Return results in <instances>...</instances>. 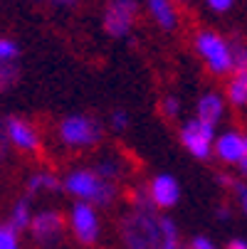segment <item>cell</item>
Listing matches in <instances>:
<instances>
[{
    "mask_svg": "<svg viewBox=\"0 0 247 249\" xmlns=\"http://www.w3.org/2000/svg\"><path fill=\"white\" fill-rule=\"evenodd\" d=\"M161 109H163V114L168 116V119H175V116H178L181 114V99L178 96H166L163 99V104H161Z\"/></svg>",
    "mask_w": 247,
    "mask_h": 249,
    "instance_id": "ffe728a7",
    "label": "cell"
},
{
    "mask_svg": "<svg viewBox=\"0 0 247 249\" xmlns=\"http://www.w3.org/2000/svg\"><path fill=\"white\" fill-rule=\"evenodd\" d=\"M228 99L237 109L247 106V72H235L232 79L228 82Z\"/></svg>",
    "mask_w": 247,
    "mask_h": 249,
    "instance_id": "5bb4252c",
    "label": "cell"
},
{
    "mask_svg": "<svg viewBox=\"0 0 247 249\" xmlns=\"http://www.w3.org/2000/svg\"><path fill=\"white\" fill-rule=\"evenodd\" d=\"M20 79V67L13 62H0V94L8 91Z\"/></svg>",
    "mask_w": 247,
    "mask_h": 249,
    "instance_id": "d6986e66",
    "label": "cell"
},
{
    "mask_svg": "<svg viewBox=\"0 0 247 249\" xmlns=\"http://www.w3.org/2000/svg\"><path fill=\"white\" fill-rule=\"evenodd\" d=\"M223 114H225V101L215 91L203 94L198 99V104H195V119H200V121H205L210 126H215L223 119Z\"/></svg>",
    "mask_w": 247,
    "mask_h": 249,
    "instance_id": "7c38bea8",
    "label": "cell"
},
{
    "mask_svg": "<svg viewBox=\"0 0 247 249\" xmlns=\"http://www.w3.org/2000/svg\"><path fill=\"white\" fill-rule=\"evenodd\" d=\"M57 5H62V8H69V5H75V0H55Z\"/></svg>",
    "mask_w": 247,
    "mask_h": 249,
    "instance_id": "f546056e",
    "label": "cell"
},
{
    "mask_svg": "<svg viewBox=\"0 0 247 249\" xmlns=\"http://www.w3.org/2000/svg\"><path fill=\"white\" fill-rule=\"evenodd\" d=\"M181 143L186 146V151L200 160H208L215 146V126H210L200 119H190L183 124L181 128Z\"/></svg>",
    "mask_w": 247,
    "mask_h": 249,
    "instance_id": "5b68a950",
    "label": "cell"
},
{
    "mask_svg": "<svg viewBox=\"0 0 247 249\" xmlns=\"http://www.w3.org/2000/svg\"><path fill=\"white\" fill-rule=\"evenodd\" d=\"M59 188H64V183H59L52 173H38V175H32L27 180V190L30 193H42V190H52L55 193Z\"/></svg>",
    "mask_w": 247,
    "mask_h": 249,
    "instance_id": "2e32d148",
    "label": "cell"
},
{
    "mask_svg": "<svg viewBox=\"0 0 247 249\" xmlns=\"http://www.w3.org/2000/svg\"><path fill=\"white\" fill-rule=\"evenodd\" d=\"M101 178H107V180H112V183H116V180H121V178L126 175V168H124V163L119 160V158H104V160H99L96 163V168H94Z\"/></svg>",
    "mask_w": 247,
    "mask_h": 249,
    "instance_id": "9a60e30c",
    "label": "cell"
},
{
    "mask_svg": "<svg viewBox=\"0 0 247 249\" xmlns=\"http://www.w3.org/2000/svg\"><path fill=\"white\" fill-rule=\"evenodd\" d=\"M195 50L200 54V59L205 62V67L213 74L223 77L228 72H232V52H230V42H225L218 32L203 30L195 37Z\"/></svg>",
    "mask_w": 247,
    "mask_h": 249,
    "instance_id": "277c9868",
    "label": "cell"
},
{
    "mask_svg": "<svg viewBox=\"0 0 247 249\" xmlns=\"http://www.w3.org/2000/svg\"><path fill=\"white\" fill-rule=\"evenodd\" d=\"M0 249H18V239H15L13 227H0Z\"/></svg>",
    "mask_w": 247,
    "mask_h": 249,
    "instance_id": "44dd1931",
    "label": "cell"
},
{
    "mask_svg": "<svg viewBox=\"0 0 247 249\" xmlns=\"http://www.w3.org/2000/svg\"><path fill=\"white\" fill-rule=\"evenodd\" d=\"M69 225H72V232L82 244H94L99 239V215H96L94 205H89V202L79 200L77 205H72Z\"/></svg>",
    "mask_w": 247,
    "mask_h": 249,
    "instance_id": "52a82bcc",
    "label": "cell"
},
{
    "mask_svg": "<svg viewBox=\"0 0 247 249\" xmlns=\"http://www.w3.org/2000/svg\"><path fill=\"white\" fill-rule=\"evenodd\" d=\"M146 3H149L153 20L163 30H175V25H178V10H175L173 0H146Z\"/></svg>",
    "mask_w": 247,
    "mask_h": 249,
    "instance_id": "4fadbf2b",
    "label": "cell"
},
{
    "mask_svg": "<svg viewBox=\"0 0 247 249\" xmlns=\"http://www.w3.org/2000/svg\"><path fill=\"white\" fill-rule=\"evenodd\" d=\"M237 168H240V173H242V175H247V156L237 163Z\"/></svg>",
    "mask_w": 247,
    "mask_h": 249,
    "instance_id": "f1b7e54d",
    "label": "cell"
},
{
    "mask_svg": "<svg viewBox=\"0 0 247 249\" xmlns=\"http://www.w3.org/2000/svg\"><path fill=\"white\" fill-rule=\"evenodd\" d=\"M59 138L69 148H92L104 138V126L94 116H67L59 124Z\"/></svg>",
    "mask_w": 247,
    "mask_h": 249,
    "instance_id": "3957f363",
    "label": "cell"
},
{
    "mask_svg": "<svg viewBox=\"0 0 247 249\" xmlns=\"http://www.w3.org/2000/svg\"><path fill=\"white\" fill-rule=\"evenodd\" d=\"M218 183H220L223 188H228V190L235 193V197H237L242 212L247 215V185H245L242 180H237V178H232V175H218Z\"/></svg>",
    "mask_w": 247,
    "mask_h": 249,
    "instance_id": "e0dca14e",
    "label": "cell"
},
{
    "mask_svg": "<svg viewBox=\"0 0 247 249\" xmlns=\"http://www.w3.org/2000/svg\"><path fill=\"white\" fill-rule=\"evenodd\" d=\"M18 57V45L10 40H0V62H13Z\"/></svg>",
    "mask_w": 247,
    "mask_h": 249,
    "instance_id": "7402d4cb",
    "label": "cell"
},
{
    "mask_svg": "<svg viewBox=\"0 0 247 249\" xmlns=\"http://www.w3.org/2000/svg\"><path fill=\"white\" fill-rule=\"evenodd\" d=\"M149 193H151V200L158 210H171L181 200V185L173 175H156L149 183Z\"/></svg>",
    "mask_w": 247,
    "mask_h": 249,
    "instance_id": "30bf717a",
    "label": "cell"
},
{
    "mask_svg": "<svg viewBox=\"0 0 247 249\" xmlns=\"http://www.w3.org/2000/svg\"><path fill=\"white\" fill-rule=\"evenodd\" d=\"M32 237L40 244H57L64 232V217L55 210H45L32 217Z\"/></svg>",
    "mask_w": 247,
    "mask_h": 249,
    "instance_id": "ba28073f",
    "label": "cell"
},
{
    "mask_svg": "<svg viewBox=\"0 0 247 249\" xmlns=\"http://www.w3.org/2000/svg\"><path fill=\"white\" fill-rule=\"evenodd\" d=\"M126 126H129V114L124 109L112 111V128L114 131H126Z\"/></svg>",
    "mask_w": 247,
    "mask_h": 249,
    "instance_id": "603a6c76",
    "label": "cell"
},
{
    "mask_svg": "<svg viewBox=\"0 0 247 249\" xmlns=\"http://www.w3.org/2000/svg\"><path fill=\"white\" fill-rule=\"evenodd\" d=\"M188 249H218V247H215V242L210 239V237H203V234H198V237H193V239H190Z\"/></svg>",
    "mask_w": 247,
    "mask_h": 249,
    "instance_id": "cb8c5ba5",
    "label": "cell"
},
{
    "mask_svg": "<svg viewBox=\"0 0 247 249\" xmlns=\"http://www.w3.org/2000/svg\"><path fill=\"white\" fill-rule=\"evenodd\" d=\"M225 249H247V242L245 239H230Z\"/></svg>",
    "mask_w": 247,
    "mask_h": 249,
    "instance_id": "83f0119b",
    "label": "cell"
},
{
    "mask_svg": "<svg viewBox=\"0 0 247 249\" xmlns=\"http://www.w3.org/2000/svg\"><path fill=\"white\" fill-rule=\"evenodd\" d=\"M138 3L136 0H109L104 10V32L112 37H126L131 32V25L136 22Z\"/></svg>",
    "mask_w": 247,
    "mask_h": 249,
    "instance_id": "8992f818",
    "label": "cell"
},
{
    "mask_svg": "<svg viewBox=\"0 0 247 249\" xmlns=\"http://www.w3.org/2000/svg\"><path fill=\"white\" fill-rule=\"evenodd\" d=\"M213 153H215L223 163L237 165V163L247 156V136H245V133H237V131H225L223 136L215 138Z\"/></svg>",
    "mask_w": 247,
    "mask_h": 249,
    "instance_id": "9c48e42d",
    "label": "cell"
},
{
    "mask_svg": "<svg viewBox=\"0 0 247 249\" xmlns=\"http://www.w3.org/2000/svg\"><path fill=\"white\" fill-rule=\"evenodd\" d=\"M156 210H136L131 207L119 222V234L126 249H161L163 230Z\"/></svg>",
    "mask_w": 247,
    "mask_h": 249,
    "instance_id": "6da1fadb",
    "label": "cell"
},
{
    "mask_svg": "<svg viewBox=\"0 0 247 249\" xmlns=\"http://www.w3.org/2000/svg\"><path fill=\"white\" fill-rule=\"evenodd\" d=\"M232 3H235V0H208V5L213 8L215 13H225V10H230Z\"/></svg>",
    "mask_w": 247,
    "mask_h": 249,
    "instance_id": "d4e9b609",
    "label": "cell"
},
{
    "mask_svg": "<svg viewBox=\"0 0 247 249\" xmlns=\"http://www.w3.org/2000/svg\"><path fill=\"white\" fill-rule=\"evenodd\" d=\"M64 190L82 202L107 207L116 200V183L101 178L96 170H75L64 178Z\"/></svg>",
    "mask_w": 247,
    "mask_h": 249,
    "instance_id": "7a4b0ae2",
    "label": "cell"
},
{
    "mask_svg": "<svg viewBox=\"0 0 247 249\" xmlns=\"http://www.w3.org/2000/svg\"><path fill=\"white\" fill-rule=\"evenodd\" d=\"M5 148H8V133H5V124H0V160L5 158Z\"/></svg>",
    "mask_w": 247,
    "mask_h": 249,
    "instance_id": "484cf974",
    "label": "cell"
},
{
    "mask_svg": "<svg viewBox=\"0 0 247 249\" xmlns=\"http://www.w3.org/2000/svg\"><path fill=\"white\" fill-rule=\"evenodd\" d=\"M3 124H5L8 141H13L18 148H22V151H38V148H40V136H38V131H35L27 121L10 116V119H5Z\"/></svg>",
    "mask_w": 247,
    "mask_h": 249,
    "instance_id": "8fae6325",
    "label": "cell"
},
{
    "mask_svg": "<svg viewBox=\"0 0 247 249\" xmlns=\"http://www.w3.org/2000/svg\"><path fill=\"white\" fill-rule=\"evenodd\" d=\"M215 215H218V220H223V222H228L230 217H232V212H230V207L223 202V205H218V210H215Z\"/></svg>",
    "mask_w": 247,
    "mask_h": 249,
    "instance_id": "4316f807",
    "label": "cell"
},
{
    "mask_svg": "<svg viewBox=\"0 0 247 249\" xmlns=\"http://www.w3.org/2000/svg\"><path fill=\"white\" fill-rule=\"evenodd\" d=\"M30 225H32V217H30V205H27V200H20V202L13 207L10 227L18 232V230H27Z\"/></svg>",
    "mask_w": 247,
    "mask_h": 249,
    "instance_id": "ac0fdd59",
    "label": "cell"
}]
</instances>
